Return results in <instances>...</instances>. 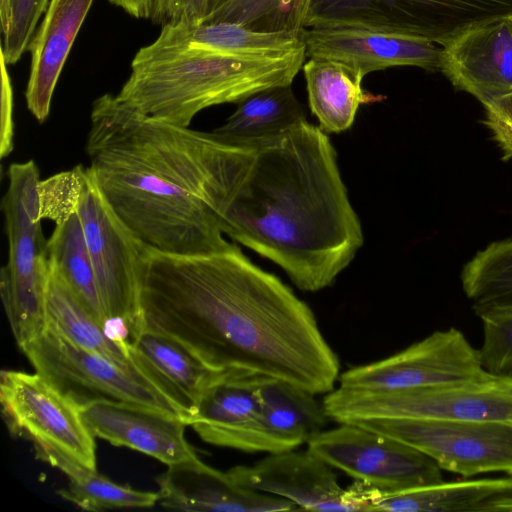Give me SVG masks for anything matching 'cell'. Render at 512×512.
I'll return each instance as SVG.
<instances>
[{
	"label": "cell",
	"mask_w": 512,
	"mask_h": 512,
	"mask_svg": "<svg viewBox=\"0 0 512 512\" xmlns=\"http://www.w3.org/2000/svg\"><path fill=\"white\" fill-rule=\"evenodd\" d=\"M140 314L142 330L174 338L214 370L273 377L316 395L340 376L311 308L238 247L185 256L144 244Z\"/></svg>",
	"instance_id": "1"
},
{
	"label": "cell",
	"mask_w": 512,
	"mask_h": 512,
	"mask_svg": "<svg viewBox=\"0 0 512 512\" xmlns=\"http://www.w3.org/2000/svg\"><path fill=\"white\" fill-rule=\"evenodd\" d=\"M254 150L173 125L104 94L92 106L88 167L108 205L145 245L172 255L232 250L222 215Z\"/></svg>",
	"instance_id": "2"
},
{
	"label": "cell",
	"mask_w": 512,
	"mask_h": 512,
	"mask_svg": "<svg viewBox=\"0 0 512 512\" xmlns=\"http://www.w3.org/2000/svg\"><path fill=\"white\" fill-rule=\"evenodd\" d=\"M336 156L327 134L302 121L253 151L221 218L224 234L307 292L330 286L363 245Z\"/></svg>",
	"instance_id": "3"
},
{
	"label": "cell",
	"mask_w": 512,
	"mask_h": 512,
	"mask_svg": "<svg viewBox=\"0 0 512 512\" xmlns=\"http://www.w3.org/2000/svg\"><path fill=\"white\" fill-rule=\"evenodd\" d=\"M306 47L279 56L220 53L159 39L139 49L117 98L155 119L189 127L202 110L239 103L252 94L292 82Z\"/></svg>",
	"instance_id": "4"
},
{
	"label": "cell",
	"mask_w": 512,
	"mask_h": 512,
	"mask_svg": "<svg viewBox=\"0 0 512 512\" xmlns=\"http://www.w3.org/2000/svg\"><path fill=\"white\" fill-rule=\"evenodd\" d=\"M40 180L33 160L11 164L2 200L9 255L0 273V294L20 348L46 330L49 259L41 226Z\"/></svg>",
	"instance_id": "5"
},
{
	"label": "cell",
	"mask_w": 512,
	"mask_h": 512,
	"mask_svg": "<svg viewBox=\"0 0 512 512\" xmlns=\"http://www.w3.org/2000/svg\"><path fill=\"white\" fill-rule=\"evenodd\" d=\"M337 423L370 418L512 421V374L400 390L338 387L322 400Z\"/></svg>",
	"instance_id": "6"
},
{
	"label": "cell",
	"mask_w": 512,
	"mask_h": 512,
	"mask_svg": "<svg viewBox=\"0 0 512 512\" xmlns=\"http://www.w3.org/2000/svg\"><path fill=\"white\" fill-rule=\"evenodd\" d=\"M0 402L10 433L29 441L37 459L68 478L97 470L95 437L80 406L42 375L3 370Z\"/></svg>",
	"instance_id": "7"
},
{
	"label": "cell",
	"mask_w": 512,
	"mask_h": 512,
	"mask_svg": "<svg viewBox=\"0 0 512 512\" xmlns=\"http://www.w3.org/2000/svg\"><path fill=\"white\" fill-rule=\"evenodd\" d=\"M108 331L131 342L141 331L140 257L144 243L114 213L89 168L78 207Z\"/></svg>",
	"instance_id": "8"
},
{
	"label": "cell",
	"mask_w": 512,
	"mask_h": 512,
	"mask_svg": "<svg viewBox=\"0 0 512 512\" xmlns=\"http://www.w3.org/2000/svg\"><path fill=\"white\" fill-rule=\"evenodd\" d=\"M512 16V0H311L305 28L341 23L446 46L467 30Z\"/></svg>",
	"instance_id": "9"
},
{
	"label": "cell",
	"mask_w": 512,
	"mask_h": 512,
	"mask_svg": "<svg viewBox=\"0 0 512 512\" xmlns=\"http://www.w3.org/2000/svg\"><path fill=\"white\" fill-rule=\"evenodd\" d=\"M20 349L35 372L80 408L95 401H121L185 421L182 410L142 372L125 369L51 330L46 329Z\"/></svg>",
	"instance_id": "10"
},
{
	"label": "cell",
	"mask_w": 512,
	"mask_h": 512,
	"mask_svg": "<svg viewBox=\"0 0 512 512\" xmlns=\"http://www.w3.org/2000/svg\"><path fill=\"white\" fill-rule=\"evenodd\" d=\"M349 423L398 439L463 476L505 472L512 476V421H441L399 418Z\"/></svg>",
	"instance_id": "11"
},
{
	"label": "cell",
	"mask_w": 512,
	"mask_h": 512,
	"mask_svg": "<svg viewBox=\"0 0 512 512\" xmlns=\"http://www.w3.org/2000/svg\"><path fill=\"white\" fill-rule=\"evenodd\" d=\"M307 449L331 467L382 491L444 481L442 469L426 454L385 434L354 423L323 430Z\"/></svg>",
	"instance_id": "12"
},
{
	"label": "cell",
	"mask_w": 512,
	"mask_h": 512,
	"mask_svg": "<svg viewBox=\"0 0 512 512\" xmlns=\"http://www.w3.org/2000/svg\"><path fill=\"white\" fill-rule=\"evenodd\" d=\"M488 372L479 349L456 328L438 330L404 350L339 376L340 387L400 390L483 377Z\"/></svg>",
	"instance_id": "13"
},
{
	"label": "cell",
	"mask_w": 512,
	"mask_h": 512,
	"mask_svg": "<svg viewBox=\"0 0 512 512\" xmlns=\"http://www.w3.org/2000/svg\"><path fill=\"white\" fill-rule=\"evenodd\" d=\"M306 56L339 61L367 74L394 66L429 71L440 67L441 49L424 39L361 26L325 23L303 31Z\"/></svg>",
	"instance_id": "14"
},
{
	"label": "cell",
	"mask_w": 512,
	"mask_h": 512,
	"mask_svg": "<svg viewBox=\"0 0 512 512\" xmlns=\"http://www.w3.org/2000/svg\"><path fill=\"white\" fill-rule=\"evenodd\" d=\"M228 472L239 485L285 498L298 508L359 511L332 467L308 449L269 453L254 465L234 466Z\"/></svg>",
	"instance_id": "15"
},
{
	"label": "cell",
	"mask_w": 512,
	"mask_h": 512,
	"mask_svg": "<svg viewBox=\"0 0 512 512\" xmlns=\"http://www.w3.org/2000/svg\"><path fill=\"white\" fill-rule=\"evenodd\" d=\"M262 408L224 447L243 452L277 453L308 443L324 430L329 417L313 394L286 381L260 375Z\"/></svg>",
	"instance_id": "16"
},
{
	"label": "cell",
	"mask_w": 512,
	"mask_h": 512,
	"mask_svg": "<svg viewBox=\"0 0 512 512\" xmlns=\"http://www.w3.org/2000/svg\"><path fill=\"white\" fill-rule=\"evenodd\" d=\"M439 70L483 105L512 93V21L479 24L441 48Z\"/></svg>",
	"instance_id": "17"
},
{
	"label": "cell",
	"mask_w": 512,
	"mask_h": 512,
	"mask_svg": "<svg viewBox=\"0 0 512 512\" xmlns=\"http://www.w3.org/2000/svg\"><path fill=\"white\" fill-rule=\"evenodd\" d=\"M94 437L151 456L167 466L197 458L185 437V421L138 404L95 401L81 407Z\"/></svg>",
	"instance_id": "18"
},
{
	"label": "cell",
	"mask_w": 512,
	"mask_h": 512,
	"mask_svg": "<svg viewBox=\"0 0 512 512\" xmlns=\"http://www.w3.org/2000/svg\"><path fill=\"white\" fill-rule=\"evenodd\" d=\"M158 503L167 509L198 512H272L298 507L285 498L245 488L198 457L168 466L157 478Z\"/></svg>",
	"instance_id": "19"
},
{
	"label": "cell",
	"mask_w": 512,
	"mask_h": 512,
	"mask_svg": "<svg viewBox=\"0 0 512 512\" xmlns=\"http://www.w3.org/2000/svg\"><path fill=\"white\" fill-rule=\"evenodd\" d=\"M93 1L50 0L30 42L25 98L29 111L40 123L49 116L59 76Z\"/></svg>",
	"instance_id": "20"
},
{
	"label": "cell",
	"mask_w": 512,
	"mask_h": 512,
	"mask_svg": "<svg viewBox=\"0 0 512 512\" xmlns=\"http://www.w3.org/2000/svg\"><path fill=\"white\" fill-rule=\"evenodd\" d=\"M130 353L140 371L182 410L187 425L204 392L226 372L210 368L174 338L146 329L130 342Z\"/></svg>",
	"instance_id": "21"
},
{
	"label": "cell",
	"mask_w": 512,
	"mask_h": 512,
	"mask_svg": "<svg viewBox=\"0 0 512 512\" xmlns=\"http://www.w3.org/2000/svg\"><path fill=\"white\" fill-rule=\"evenodd\" d=\"M259 377L242 370L226 371L204 392L188 425L204 442L224 447L259 415Z\"/></svg>",
	"instance_id": "22"
},
{
	"label": "cell",
	"mask_w": 512,
	"mask_h": 512,
	"mask_svg": "<svg viewBox=\"0 0 512 512\" xmlns=\"http://www.w3.org/2000/svg\"><path fill=\"white\" fill-rule=\"evenodd\" d=\"M237 104L234 113L211 134L244 149L256 150L306 120L292 85L256 92Z\"/></svg>",
	"instance_id": "23"
},
{
	"label": "cell",
	"mask_w": 512,
	"mask_h": 512,
	"mask_svg": "<svg viewBox=\"0 0 512 512\" xmlns=\"http://www.w3.org/2000/svg\"><path fill=\"white\" fill-rule=\"evenodd\" d=\"M309 105L325 133L349 129L361 104L381 101L362 88L363 76L345 64L324 57H310L303 65Z\"/></svg>",
	"instance_id": "24"
},
{
	"label": "cell",
	"mask_w": 512,
	"mask_h": 512,
	"mask_svg": "<svg viewBox=\"0 0 512 512\" xmlns=\"http://www.w3.org/2000/svg\"><path fill=\"white\" fill-rule=\"evenodd\" d=\"M158 38L220 53L259 57L279 56L305 47L303 32L255 31L231 22L166 23Z\"/></svg>",
	"instance_id": "25"
},
{
	"label": "cell",
	"mask_w": 512,
	"mask_h": 512,
	"mask_svg": "<svg viewBox=\"0 0 512 512\" xmlns=\"http://www.w3.org/2000/svg\"><path fill=\"white\" fill-rule=\"evenodd\" d=\"M45 307L46 329L125 369L140 371L132 359L130 343L113 338L81 304L50 264Z\"/></svg>",
	"instance_id": "26"
},
{
	"label": "cell",
	"mask_w": 512,
	"mask_h": 512,
	"mask_svg": "<svg viewBox=\"0 0 512 512\" xmlns=\"http://www.w3.org/2000/svg\"><path fill=\"white\" fill-rule=\"evenodd\" d=\"M51 268L87 311L107 330V318L78 211L55 224L47 240ZM109 332V331H108Z\"/></svg>",
	"instance_id": "27"
},
{
	"label": "cell",
	"mask_w": 512,
	"mask_h": 512,
	"mask_svg": "<svg viewBox=\"0 0 512 512\" xmlns=\"http://www.w3.org/2000/svg\"><path fill=\"white\" fill-rule=\"evenodd\" d=\"M462 289L474 313L512 309V237L488 244L466 262Z\"/></svg>",
	"instance_id": "28"
},
{
	"label": "cell",
	"mask_w": 512,
	"mask_h": 512,
	"mask_svg": "<svg viewBox=\"0 0 512 512\" xmlns=\"http://www.w3.org/2000/svg\"><path fill=\"white\" fill-rule=\"evenodd\" d=\"M311 0H225L202 22H231L255 31L303 32Z\"/></svg>",
	"instance_id": "29"
},
{
	"label": "cell",
	"mask_w": 512,
	"mask_h": 512,
	"mask_svg": "<svg viewBox=\"0 0 512 512\" xmlns=\"http://www.w3.org/2000/svg\"><path fill=\"white\" fill-rule=\"evenodd\" d=\"M58 494L86 511L150 508L159 500L158 492L141 491L117 484L97 470L69 478L67 487L59 490Z\"/></svg>",
	"instance_id": "30"
},
{
	"label": "cell",
	"mask_w": 512,
	"mask_h": 512,
	"mask_svg": "<svg viewBox=\"0 0 512 512\" xmlns=\"http://www.w3.org/2000/svg\"><path fill=\"white\" fill-rule=\"evenodd\" d=\"M50 0H0L2 45L7 65L17 63L28 51L40 18Z\"/></svg>",
	"instance_id": "31"
},
{
	"label": "cell",
	"mask_w": 512,
	"mask_h": 512,
	"mask_svg": "<svg viewBox=\"0 0 512 512\" xmlns=\"http://www.w3.org/2000/svg\"><path fill=\"white\" fill-rule=\"evenodd\" d=\"M86 173L87 168L77 165L40 180L38 192L42 219L58 224L77 212Z\"/></svg>",
	"instance_id": "32"
},
{
	"label": "cell",
	"mask_w": 512,
	"mask_h": 512,
	"mask_svg": "<svg viewBox=\"0 0 512 512\" xmlns=\"http://www.w3.org/2000/svg\"><path fill=\"white\" fill-rule=\"evenodd\" d=\"M483 340L479 349L484 368L495 375L512 374V309L479 317Z\"/></svg>",
	"instance_id": "33"
},
{
	"label": "cell",
	"mask_w": 512,
	"mask_h": 512,
	"mask_svg": "<svg viewBox=\"0 0 512 512\" xmlns=\"http://www.w3.org/2000/svg\"><path fill=\"white\" fill-rule=\"evenodd\" d=\"M483 122L506 159L512 160V93L485 105Z\"/></svg>",
	"instance_id": "34"
},
{
	"label": "cell",
	"mask_w": 512,
	"mask_h": 512,
	"mask_svg": "<svg viewBox=\"0 0 512 512\" xmlns=\"http://www.w3.org/2000/svg\"><path fill=\"white\" fill-rule=\"evenodd\" d=\"M1 65V144L0 155L6 157L13 150V92L10 77L8 74V65L0 54Z\"/></svg>",
	"instance_id": "35"
},
{
	"label": "cell",
	"mask_w": 512,
	"mask_h": 512,
	"mask_svg": "<svg viewBox=\"0 0 512 512\" xmlns=\"http://www.w3.org/2000/svg\"><path fill=\"white\" fill-rule=\"evenodd\" d=\"M224 1L172 0L164 24L177 21L202 22Z\"/></svg>",
	"instance_id": "36"
},
{
	"label": "cell",
	"mask_w": 512,
	"mask_h": 512,
	"mask_svg": "<svg viewBox=\"0 0 512 512\" xmlns=\"http://www.w3.org/2000/svg\"><path fill=\"white\" fill-rule=\"evenodd\" d=\"M112 4L122 8L128 14L136 18L153 20L157 0H109Z\"/></svg>",
	"instance_id": "37"
},
{
	"label": "cell",
	"mask_w": 512,
	"mask_h": 512,
	"mask_svg": "<svg viewBox=\"0 0 512 512\" xmlns=\"http://www.w3.org/2000/svg\"><path fill=\"white\" fill-rule=\"evenodd\" d=\"M510 18H511V21H512V16Z\"/></svg>",
	"instance_id": "38"
}]
</instances>
